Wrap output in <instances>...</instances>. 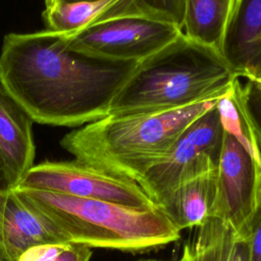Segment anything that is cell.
I'll return each mask as SVG.
<instances>
[{
	"mask_svg": "<svg viewBox=\"0 0 261 261\" xmlns=\"http://www.w3.org/2000/svg\"><path fill=\"white\" fill-rule=\"evenodd\" d=\"M68 33H10L0 51V84L43 124L80 126L104 118L137 63L68 47Z\"/></svg>",
	"mask_w": 261,
	"mask_h": 261,
	"instance_id": "1",
	"label": "cell"
},
{
	"mask_svg": "<svg viewBox=\"0 0 261 261\" xmlns=\"http://www.w3.org/2000/svg\"><path fill=\"white\" fill-rule=\"evenodd\" d=\"M240 76L217 50L182 33L136 64L108 115L168 111L223 97Z\"/></svg>",
	"mask_w": 261,
	"mask_h": 261,
	"instance_id": "2",
	"label": "cell"
},
{
	"mask_svg": "<svg viewBox=\"0 0 261 261\" xmlns=\"http://www.w3.org/2000/svg\"><path fill=\"white\" fill-rule=\"evenodd\" d=\"M217 101L168 111L107 115L68 133L60 144L76 161L139 182L168 154L182 132Z\"/></svg>",
	"mask_w": 261,
	"mask_h": 261,
	"instance_id": "3",
	"label": "cell"
},
{
	"mask_svg": "<svg viewBox=\"0 0 261 261\" xmlns=\"http://www.w3.org/2000/svg\"><path fill=\"white\" fill-rule=\"evenodd\" d=\"M23 203L52 222L68 242L89 248L145 253L180 238L161 208L136 209L48 191L13 188Z\"/></svg>",
	"mask_w": 261,
	"mask_h": 261,
	"instance_id": "4",
	"label": "cell"
},
{
	"mask_svg": "<svg viewBox=\"0 0 261 261\" xmlns=\"http://www.w3.org/2000/svg\"><path fill=\"white\" fill-rule=\"evenodd\" d=\"M17 187L99 200L136 209L160 208L137 181L75 159L45 161L33 165Z\"/></svg>",
	"mask_w": 261,
	"mask_h": 261,
	"instance_id": "5",
	"label": "cell"
},
{
	"mask_svg": "<svg viewBox=\"0 0 261 261\" xmlns=\"http://www.w3.org/2000/svg\"><path fill=\"white\" fill-rule=\"evenodd\" d=\"M181 33L180 29L166 22L136 17L113 18L68 33V47L104 60L139 63Z\"/></svg>",
	"mask_w": 261,
	"mask_h": 261,
	"instance_id": "6",
	"label": "cell"
},
{
	"mask_svg": "<svg viewBox=\"0 0 261 261\" xmlns=\"http://www.w3.org/2000/svg\"><path fill=\"white\" fill-rule=\"evenodd\" d=\"M261 208V162L224 132L216 167L215 196L209 216L228 223L247 241Z\"/></svg>",
	"mask_w": 261,
	"mask_h": 261,
	"instance_id": "7",
	"label": "cell"
},
{
	"mask_svg": "<svg viewBox=\"0 0 261 261\" xmlns=\"http://www.w3.org/2000/svg\"><path fill=\"white\" fill-rule=\"evenodd\" d=\"M223 135L215 105L182 132L168 154L149 168L138 184L159 206L184 172L199 158L209 155L218 160Z\"/></svg>",
	"mask_w": 261,
	"mask_h": 261,
	"instance_id": "8",
	"label": "cell"
},
{
	"mask_svg": "<svg viewBox=\"0 0 261 261\" xmlns=\"http://www.w3.org/2000/svg\"><path fill=\"white\" fill-rule=\"evenodd\" d=\"M217 162L209 155L199 158L159 204L180 231L196 228L210 215L215 196Z\"/></svg>",
	"mask_w": 261,
	"mask_h": 261,
	"instance_id": "9",
	"label": "cell"
},
{
	"mask_svg": "<svg viewBox=\"0 0 261 261\" xmlns=\"http://www.w3.org/2000/svg\"><path fill=\"white\" fill-rule=\"evenodd\" d=\"M68 242L45 216L15 194L6 193L0 212V260L16 261L28 249L42 244Z\"/></svg>",
	"mask_w": 261,
	"mask_h": 261,
	"instance_id": "10",
	"label": "cell"
},
{
	"mask_svg": "<svg viewBox=\"0 0 261 261\" xmlns=\"http://www.w3.org/2000/svg\"><path fill=\"white\" fill-rule=\"evenodd\" d=\"M220 54L240 79L261 82V0H236Z\"/></svg>",
	"mask_w": 261,
	"mask_h": 261,
	"instance_id": "11",
	"label": "cell"
},
{
	"mask_svg": "<svg viewBox=\"0 0 261 261\" xmlns=\"http://www.w3.org/2000/svg\"><path fill=\"white\" fill-rule=\"evenodd\" d=\"M33 119L0 84V156L11 188L34 165Z\"/></svg>",
	"mask_w": 261,
	"mask_h": 261,
	"instance_id": "12",
	"label": "cell"
},
{
	"mask_svg": "<svg viewBox=\"0 0 261 261\" xmlns=\"http://www.w3.org/2000/svg\"><path fill=\"white\" fill-rule=\"evenodd\" d=\"M182 255L187 261H249L247 241L215 216L196 227L195 238Z\"/></svg>",
	"mask_w": 261,
	"mask_h": 261,
	"instance_id": "13",
	"label": "cell"
},
{
	"mask_svg": "<svg viewBox=\"0 0 261 261\" xmlns=\"http://www.w3.org/2000/svg\"><path fill=\"white\" fill-rule=\"evenodd\" d=\"M236 0H186L181 32L220 52Z\"/></svg>",
	"mask_w": 261,
	"mask_h": 261,
	"instance_id": "14",
	"label": "cell"
},
{
	"mask_svg": "<svg viewBox=\"0 0 261 261\" xmlns=\"http://www.w3.org/2000/svg\"><path fill=\"white\" fill-rule=\"evenodd\" d=\"M185 10L186 0H116L94 22L136 17L170 23L181 30Z\"/></svg>",
	"mask_w": 261,
	"mask_h": 261,
	"instance_id": "15",
	"label": "cell"
},
{
	"mask_svg": "<svg viewBox=\"0 0 261 261\" xmlns=\"http://www.w3.org/2000/svg\"><path fill=\"white\" fill-rule=\"evenodd\" d=\"M116 0L54 3L43 12L46 30L59 33H76L94 22Z\"/></svg>",
	"mask_w": 261,
	"mask_h": 261,
	"instance_id": "16",
	"label": "cell"
},
{
	"mask_svg": "<svg viewBox=\"0 0 261 261\" xmlns=\"http://www.w3.org/2000/svg\"><path fill=\"white\" fill-rule=\"evenodd\" d=\"M91 248L73 242H56L34 246L16 261H90Z\"/></svg>",
	"mask_w": 261,
	"mask_h": 261,
	"instance_id": "17",
	"label": "cell"
},
{
	"mask_svg": "<svg viewBox=\"0 0 261 261\" xmlns=\"http://www.w3.org/2000/svg\"><path fill=\"white\" fill-rule=\"evenodd\" d=\"M233 88L253 125L261 151V82L246 80L242 84L241 79H237Z\"/></svg>",
	"mask_w": 261,
	"mask_h": 261,
	"instance_id": "18",
	"label": "cell"
},
{
	"mask_svg": "<svg viewBox=\"0 0 261 261\" xmlns=\"http://www.w3.org/2000/svg\"><path fill=\"white\" fill-rule=\"evenodd\" d=\"M247 244L249 261H261V208L251 225Z\"/></svg>",
	"mask_w": 261,
	"mask_h": 261,
	"instance_id": "19",
	"label": "cell"
},
{
	"mask_svg": "<svg viewBox=\"0 0 261 261\" xmlns=\"http://www.w3.org/2000/svg\"><path fill=\"white\" fill-rule=\"evenodd\" d=\"M11 186L7 179L6 173H5V169H4V165L2 162V158L0 156V212L3 206V202L6 196V193L11 190Z\"/></svg>",
	"mask_w": 261,
	"mask_h": 261,
	"instance_id": "20",
	"label": "cell"
},
{
	"mask_svg": "<svg viewBox=\"0 0 261 261\" xmlns=\"http://www.w3.org/2000/svg\"><path fill=\"white\" fill-rule=\"evenodd\" d=\"M92 1H98V0H45V4L51 5L54 3H69V2H92Z\"/></svg>",
	"mask_w": 261,
	"mask_h": 261,
	"instance_id": "21",
	"label": "cell"
},
{
	"mask_svg": "<svg viewBox=\"0 0 261 261\" xmlns=\"http://www.w3.org/2000/svg\"><path fill=\"white\" fill-rule=\"evenodd\" d=\"M178 261H187V259L185 258V256H182V255H181V257H180V259H179Z\"/></svg>",
	"mask_w": 261,
	"mask_h": 261,
	"instance_id": "22",
	"label": "cell"
},
{
	"mask_svg": "<svg viewBox=\"0 0 261 261\" xmlns=\"http://www.w3.org/2000/svg\"><path fill=\"white\" fill-rule=\"evenodd\" d=\"M139 261H159V260H139Z\"/></svg>",
	"mask_w": 261,
	"mask_h": 261,
	"instance_id": "23",
	"label": "cell"
},
{
	"mask_svg": "<svg viewBox=\"0 0 261 261\" xmlns=\"http://www.w3.org/2000/svg\"><path fill=\"white\" fill-rule=\"evenodd\" d=\"M0 261H1V260H0Z\"/></svg>",
	"mask_w": 261,
	"mask_h": 261,
	"instance_id": "24",
	"label": "cell"
}]
</instances>
